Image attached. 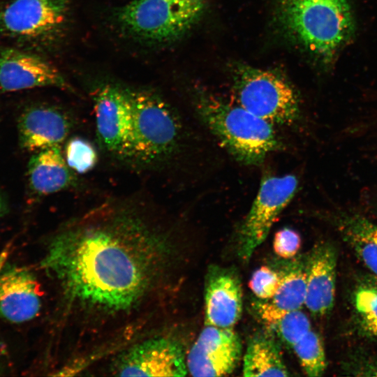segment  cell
I'll list each match as a JSON object with an SVG mask.
<instances>
[{
  "label": "cell",
  "instance_id": "cell-1",
  "mask_svg": "<svg viewBox=\"0 0 377 377\" xmlns=\"http://www.w3.org/2000/svg\"><path fill=\"white\" fill-rule=\"evenodd\" d=\"M153 204L137 195L104 201L54 236L41 266L75 301L131 306L147 291L165 246Z\"/></svg>",
  "mask_w": 377,
  "mask_h": 377
},
{
  "label": "cell",
  "instance_id": "cell-2",
  "mask_svg": "<svg viewBox=\"0 0 377 377\" xmlns=\"http://www.w3.org/2000/svg\"><path fill=\"white\" fill-rule=\"evenodd\" d=\"M276 7L283 32L321 62H332L354 34L348 0H277Z\"/></svg>",
  "mask_w": 377,
  "mask_h": 377
},
{
  "label": "cell",
  "instance_id": "cell-3",
  "mask_svg": "<svg viewBox=\"0 0 377 377\" xmlns=\"http://www.w3.org/2000/svg\"><path fill=\"white\" fill-rule=\"evenodd\" d=\"M195 108L200 120L221 146L244 165H260L280 148L272 123L238 104L200 94L196 96Z\"/></svg>",
  "mask_w": 377,
  "mask_h": 377
},
{
  "label": "cell",
  "instance_id": "cell-4",
  "mask_svg": "<svg viewBox=\"0 0 377 377\" xmlns=\"http://www.w3.org/2000/svg\"><path fill=\"white\" fill-rule=\"evenodd\" d=\"M127 89L133 112L131 167L162 168L182 151L184 132L179 117L156 93Z\"/></svg>",
  "mask_w": 377,
  "mask_h": 377
},
{
  "label": "cell",
  "instance_id": "cell-5",
  "mask_svg": "<svg viewBox=\"0 0 377 377\" xmlns=\"http://www.w3.org/2000/svg\"><path fill=\"white\" fill-rule=\"evenodd\" d=\"M205 0H131L117 12L121 27L137 38L167 42L188 31L198 20Z\"/></svg>",
  "mask_w": 377,
  "mask_h": 377
},
{
  "label": "cell",
  "instance_id": "cell-6",
  "mask_svg": "<svg viewBox=\"0 0 377 377\" xmlns=\"http://www.w3.org/2000/svg\"><path fill=\"white\" fill-rule=\"evenodd\" d=\"M234 91L238 105L272 124H291L299 117L295 91L274 72L241 66L235 75Z\"/></svg>",
  "mask_w": 377,
  "mask_h": 377
},
{
  "label": "cell",
  "instance_id": "cell-7",
  "mask_svg": "<svg viewBox=\"0 0 377 377\" xmlns=\"http://www.w3.org/2000/svg\"><path fill=\"white\" fill-rule=\"evenodd\" d=\"M93 101L100 149L109 158L131 166L133 112L128 89L104 84Z\"/></svg>",
  "mask_w": 377,
  "mask_h": 377
},
{
  "label": "cell",
  "instance_id": "cell-8",
  "mask_svg": "<svg viewBox=\"0 0 377 377\" xmlns=\"http://www.w3.org/2000/svg\"><path fill=\"white\" fill-rule=\"evenodd\" d=\"M69 0H12L0 10V35L22 44H41L63 29Z\"/></svg>",
  "mask_w": 377,
  "mask_h": 377
},
{
  "label": "cell",
  "instance_id": "cell-9",
  "mask_svg": "<svg viewBox=\"0 0 377 377\" xmlns=\"http://www.w3.org/2000/svg\"><path fill=\"white\" fill-rule=\"evenodd\" d=\"M298 179L294 175H265L239 232V254L248 260L264 242L281 212L294 197Z\"/></svg>",
  "mask_w": 377,
  "mask_h": 377
},
{
  "label": "cell",
  "instance_id": "cell-10",
  "mask_svg": "<svg viewBox=\"0 0 377 377\" xmlns=\"http://www.w3.org/2000/svg\"><path fill=\"white\" fill-rule=\"evenodd\" d=\"M242 353L238 334L232 328L205 325L191 347L187 370L193 376H223L237 367Z\"/></svg>",
  "mask_w": 377,
  "mask_h": 377
},
{
  "label": "cell",
  "instance_id": "cell-11",
  "mask_svg": "<svg viewBox=\"0 0 377 377\" xmlns=\"http://www.w3.org/2000/svg\"><path fill=\"white\" fill-rule=\"evenodd\" d=\"M188 370L183 350L168 338H154L138 343L120 357L119 376H184Z\"/></svg>",
  "mask_w": 377,
  "mask_h": 377
},
{
  "label": "cell",
  "instance_id": "cell-12",
  "mask_svg": "<svg viewBox=\"0 0 377 377\" xmlns=\"http://www.w3.org/2000/svg\"><path fill=\"white\" fill-rule=\"evenodd\" d=\"M71 87L54 66L41 57L20 48L0 47V89L17 91L36 87Z\"/></svg>",
  "mask_w": 377,
  "mask_h": 377
},
{
  "label": "cell",
  "instance_id": "cell-13",
  "mask_svg": "<svg viewBox=\"0 0 377 377\" xmlns=\"http://www.w3.org/2000/svg\"><path fill=\"white\" fill-rule=\"evenodd\" d=\"M75 126L70 112L55 105L34 104L24 109L17 123L20 147L37 151L60 145L68 138Z\"/></svg>",
  "mask_w": 377,
  "mask_h": 377
},
{
  "label": "cell",
  "instance_id": "cell-14",
  "mask_svg": "<svg viewBox=\"0 0 377 377\" xmlns=\"http://www.w3.org/2000/svg\"><path fill=\"white\" fill-rule=\"evenodd\" d=\"M34 273L24 266L0 263V316L20 324L34 319L39 313L41 298Z\"/></svg>",
  "mask_w": 377,
  "mask_h": 377
},
{
  "label": "cell",
  "instance_id": "cell-15",
  "mask_svg": "<svg viewBox=\"0 0 377 377\" xmlns=\"http://www.w3.org/2000/svg\"><path fill=\"white\" fill-rule=\"evenodd\" d=\"M205 325L232 328L242 311V292L237 274L211 266L205 285Z\"/></svg>",
  "mask_w": 377,
  "mask_h": 377
},
{
  "label": "cell",
  "instance_id": "cell-16",
  "mask_svg": "<svg viewBox=\"0 0 377 377\" xmlns=\"http://www.w3.org/2000/svg\"><path fill=\"white\" fill-rule=\"evenodd\" d=\"M306 297L305 306L316 316L327 314L335 296L337 253L330 243L317 244L306 260Z\"/></svg>",
  "mask_w": 377,
  "mask_h": 377
},
{
  "label": "cell",
  "instance_id": "cell-17",
  "mask_svg": "<svg viewBox=\"0 0 377 377\" xmlns=\"http://www.w3.org/2000/svg\"><path fill=\"white\" fill-rule=\"evenodd\" d=\"M77 175L68 165L60 145L35 151L28 163L30 188L40 196L75 187Z\"/></svg>",
  "mask_w": 377,
  "mask_h": 377
},
{
  "label": "cell",
  "instance_id": "cell-18",
  "mask_svg": "<svg viewBox=\"0 0 377 377\" xmlns=\"http://www.w3.org/2000/svg\"><path fill=\"white\" fill-rule=\"evenodd\" d=\"M244 376H288L280 346L272 332L262 331L249 340L244 357Z\"/></svg>",
  "mask_w": 377,
  "mask_h": 377
},
{
  "label": "cell",
  "instance_id": "cell-19",
  "mask_svg": "<svg viewBox=\"0 0 377 377\" xmlns=\"http://www.w3.org/2000/svg\"><path fill=\"white\" fill-rule=\"evenodd\" d=\"M344 239L364 265L377 276V226L358 216H344L339 221Z\"/></svg>",
  "mask_w": 377,
  "mask_h": 377
},
{
  "label": "cell",
  "instance_id": "cell-20",
  "mask_svg": "<svg viewBox=\"0 0 377 377\" xmlns=\"http://www.w3.org/2000/svg\"><path fill=\"white\" fill-rule=\"evenodd\" d=\"M280 286L274 296L265 304L270 309L286 312L300 309L306 297V260L290 263L282 272Z\"/></svg>",
  "mask_w": 377,
  "mask_h": 377
},
{
  "label": "cell",
  "instance_id": "cell-21",
  "mask_svg": "<svg viewBox=\"0 0 377 377\" xmlns=\"http://www.w3.org/2000/svg\"><path fill=\"white\" fill-rule=\"evenodd\" d=\"M256 310L260 318L291 347L311 330L310 320L300 309L279 312L260 302Z\"/></svg>",
  "mask_w": 377,
  "mask_h": 377
},
{
  "label": "cell",
  "instance_id": "cell-22",
  "mask_svg": "<svg viewBox=\"0 0 377 377\" xmlns=\"http://www.w3.org/2000/svg\"><path fill=\"white\" fill-rule=\"evenodd\" d=\"M292 348L307 376L323 375L327 366L326 357L323 343L317 333L311 330Z\"/></svg>",
  "mask_w": 377,
  "mask_h": 377
},
{
  "label": "cell",
  "instance_id": "cell-23",
  "mask_svg": "<svg viewBox=\"0 0 377 377\" xmlns=\"http://www.w3.org/2000/svg\"><path fill=\"white\" fill-rule=\"evenodd\" d=\"M63 153L68 165L76 174L89 172L98 161V149L89 140L80 136L68 138L64 142Z\"/></svg>",
  "mask_w": 377,
  "mask_h": 377
},
{
  "label": "cell",
  "instance_id": "cell-24",
  "mask_svg": "<svg viewBox=\"0 0 377 377\" xmlns=\"http://www.w3.org/2000/svg\"><path fill=\"white\" fill-rule=\"evenodd\" d=\"M355 304L364 330L377 337V289L362 287L355 295Z\"/></svg>",
  "mask_w": 377,
  "mask_h": 377
},
{
  "label": "cell",
  "instance_id": "cell-25",
  "mask_svg": "<svg viewBox=\"0 0 377 377\" xmlns=\"http://www.w3.org/2000/svg\"><path fill=\"white\" fill-rule=\"evenodd\" d=\"M281 279V273L267 266H262L253 272L249 286L258 298L270 300L276 293Z\"/></svg>",
  "mask_w": 377,
  "mask_h": 377
},
{
  "label": "cell",
  "instance_id": "cell-26",
  "mask_svg": "<svg viewBox=\"0 0 377 377\" xmlns=\"http://www.w3.org/2000/svg\"><path fill=\"white\" fill-rule=\"evenodd\" d=\"M301 246L300 235L295 230L284 228L274 235L273 248L281 258L290 259L298 252Z\"/></svg>",
  "mask_w": 377,
  "mask_h": 377
},
{
  "label": "cell",
  "instance_id": "cell-27",
  "mask_svg": "<svg viewBox=\"0 0 377 377\" xmlns=\"http://www.w3.org/2000/svg\"><path fill=\"white\" fill-rule=\"evenodd\" d=\"M10 368L8 352L3 345L0 343V376L7 375Z\"/></svg>",
  "mask_w": 377,
  "mask_h": 377
},
{
  "label": "cell",
  "instance_id": "cell-28",
  "mask_svg": "<svg viewBox=\"0 0 377 377\" xmlns=\"http://www.w3.org/2000/svg\"><path fill=\"white\" fill-rule=\"evenodd\" d=\"M6 209V205L2 195L0 193V218L4 214Z\"/></svg>",
  "mask_w": 377,
  "mask_h": 377
},
{
  "label": "cell",
  "instance_id": "cell-29",
  "mask_svg": "<svg viewBox=\"0 0 377 377\" xmlns=\"http://www.w3.org/2000/svg\"><path fill=\"white\" fill-rule=\"evenodd\" d=\"M373 287L377 289V276H376L372 281Z\"/></svg>",
  "mask_w": 377,
  "mask_h": 377
}]
</instances>
